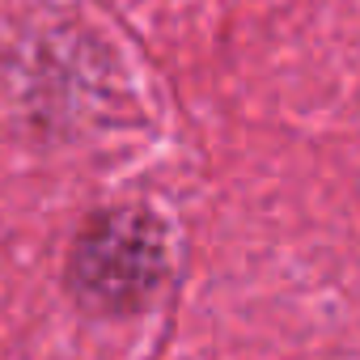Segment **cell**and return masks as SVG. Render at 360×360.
<instances>
[{"instance_id": "cell-1", "label": "cell", "mask_w": 360, "mask_h": 360, "mask_svg": "<svg viewBox=\"0 0 360 360\" xmlns=\"http://www.w3.org/2000/svg\"><path fill=\"white\" fill-rule=\"evenodd\" d=\"M161 233L144 212L102 217L72 255V280L81 297L106 309L136 305L161 280Z\"/></svg>"}]
</instances>
